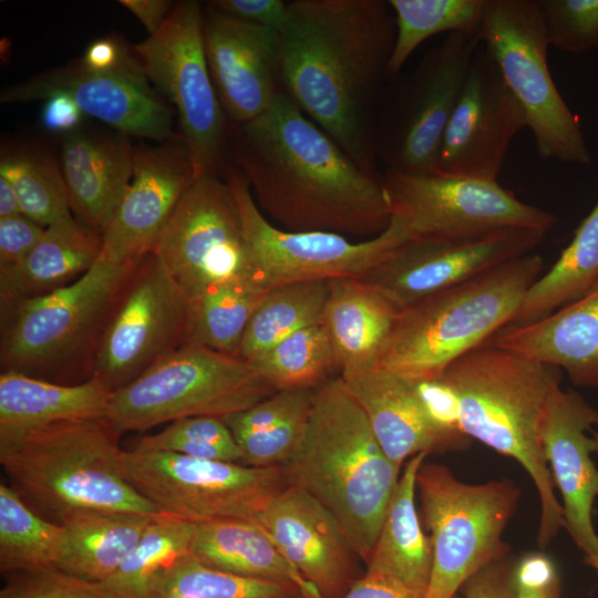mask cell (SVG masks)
Instances as JSON below:
<instances>
[{"instance_id":"6da1fadb","label":"cell","mask_w":598,"mask_h":598,"mask_svg":"<svg viewBox=\"0 0 598 598\" xmlns=\"http://www.w3.org/2000/svg\"><path fill=\"white\" fill-rule=\"evenodd\" d=\"M285 94L361 168L377 171L395 19L384 0H295L280 32Z\"/></svg>"},{"instance_id":"7a4b0ae2","label":"cell","mask_w":598,"mask_h":598,"mask_svg":"<svg viewBox=\"0 0 598 598\" xmlns=\"http://www.w3.org/2000/svg\"><path fill=\"white\" fill-rule=\"evenodd\" d=\"M237 141L238 168L279 228L369 239L389 227L383 176L361 168L282 90L239 125Z\"/></svg>"},{"instance_id":"3957f363","label":"cell","mask_w":598,"mask_h":598,"mask_svg":"<svg viewBox=\"0 0 598 598\" xmlns=\"http://www.w3.org/2000/svg\"><path fill=\"white\" fill-rule=\"evenodd\" d=\"M561 369L487 341L450 363L441 382L454 396L461 432L518 461L540 499L538 545L564 526L563 506L545 460L540 427Z\"/></svg>"},{"instance_id":"277c9868","label":"cell","mask_w":598,"mask_h":598,"mask_svg":"<svg viewBox=\"0 0 598 598\" xmlns=\"http://www.w3.org/2000/svg\"><path fill=\"white\" fill-rule=\"evenodd\" d=\"M282 468L288 485L308 492L330 511L367 563L401 466L384 453L341 377L317 389L301 444Z\"/></svg>"},{"instance_id":"5b68a950","label":"cell","mask_w":598,"mask_h":598,"mask_svg":"<svg viewBox=\"0 0 598 598\" xmlns=\"http://www.w3.org/2000/svg\"><path fill=\"white\" fill-rule=\"evenodd\" d=\"M120 433L107 417L60 421L0 450L10 486L59 525L89 514L162 512L128 482Z\"/></svg>"},{"instance_id":"8992f818","label":"cell","mask_w":598,"mask_h":598,"mask_svg":"<svg viewBox=\"0 0 598 598\" xmlns=\"http://www.w3.org/2000/svg\"><path fill=\"white\" fill-rule=\"evenodd\" d=\"M543 266V257L530 252L400 311L377 368L411 381L439 379L512 322Z\"/></svg>"},{"instance_id":"52a82bcc","label":"cell","mask_w":598,"mask_h":598,"mask_svg":"<svg viewBox=\"0 0 598 598\" xmlns=\"http://www.w3.org/2000/svg\"><path fill=\"white\" fill-rule=\"evenodd\" d=\"M134 266L101 255L83 276L63 288L1 302V371L61 384L92 379L110 312Z\"/></svg>"},{"instance_id":"ba28073f","label":"cell","mask_w":598,"mask_h":598,"mask_svg":"<svg viewBox=\"0 0 598 598\" xmlns=\"http://www.w3.org/2000/svg\"><path fill=\"white\" fill-rule=\"evenodd\" d=\"M276 392L248 361L183 346L113 391L106 417L120 432L190 416L225 419Z\"/></svg>"},{"instance_id":"9c48e42d","label":"cell","mask_w":598,"mask_h":598,"mask_svg":"<svg viewBox=\"0 0 598 598\" xmlns=\"http://www.w3.org/2000/svg\"><path fill=\"white\" fill-rule=\"evenodd\" d=\"M416 488L433 549L425 598H453L505 553L502 534L518 493L506 481L463 483L445 466L430 463L419 468Z\"/></svg>"},{"instance_id":"30bf717a","label":"cell","mask_w":598,"mask_h":598,"mask_svg":"<svg viewBox=\"0 0 598 598\" xmlns=\"http://www.w3.org/2000/svg\"><path fill=\"white\" fill-rule=\"evenodd\" d=\"M478 42L522 105L538 155L590 164L578 120L560 96L548 69L549 44L537 0H487Z\"/></svg>"},{"instance_id":"8fae6325","label":"cell","mask_w":598,"mask_h":598,"mask_svg":"<svg viewBox=\"0 0 598 598\" xmlns=\"http://www.w3.org/2000/svg\"><path fill=\"white\" fill-rule=\"evenodd\" d=\"M125 474L162 513L193 524L255 519L288 486L282 466L255 467L157 451H125Z\"/></svg>"},{"instance_id":"7c38bea8","label":"cell","mask_w":598,"mask_h":598,"mask_svg":"<svg viewBox=\"0 0 598 598\" xmlns=\"http://www.w3.org/2000/svg\"><path fill=\"white\" fill-rule=\"evenodd\" d=\"M203 24L200 6L181 1L158 32L134 48L148 80L175 106L196 177L218 174L226 141L225 112L207 65Z\"/></svg>"},{"instance_id":"4fadbf2b","label":"cell","mask_w":598,"mask_h":598,"mask_svg":"<svg viewBox=\"0 0 598 598\" xmlns=\"http://www.w3.org/2000/svg\"><path fill=\"white\" fill-rule=\"evenodd\" d=\"M226 178L239 207L252 279L262 291L292 282L362 278L410 239L394 216L384 231L361 241L334 233L285 230L261 213L238 167L228 168Z\"/></svg>"},{"instance_id":"5bb4252c","label":"cell","mask_w":598,"mask_h":598,"mask_svg":"<svg viewBox=\"0 0 598 598\" xmlns=\"http://www.w3.org/2000/svg\"><path fill=\"white\" fill-rule=\"evenodd\" d=\"M478 45L474 37L450 33L394 82L378 132V155L388 171L434 174L445 128Z\"/></svg>"},{"instance_id":"9a60e30c","label":"cell","mask_w":598,"mask_h":598,"mask_svg":"<svg viewBox=\"0 0 598 598\" xmlns=\"http://www.w3.org/2000/svg\"><path fill=\"white\" fill-rule=\"evenodd\" d=\"M151 254L187 300L228 282L245 281L257 288L235 194L218 174L195 178Z\"/></svg>"},{"instance_id":"2e32d148","label":"cell","mask_w":598,"mask_h":598,"mask_svg":"<svg viewBox=\"0 0 598 598\" xmlns=\"http://www.w3.org/2000/svg\"><path fill=\"white\" fill-rule=\"evenodd\" d=\"M188 300L161 260L148 254L127 276L110 312L94 375L112 391L134 381L185 344Z\"/></svg>"},{"instance_id":"e0dca14e","label":"cell","mask_w":598,"mask_h":598,"mask_svg":"<svg viewBox=\"0 0 598 598\" xmlns=\"http://www.w3.org/2000/svg\"><path fill=\"white\" fill-rule=\"evenodd\" d=\"M383 186L392 216L410 239L534 228L548 233L556 217L519 200L497 181L468 176L408 175L386 171Z\"/></svg>"},{"instance_id":"ac0fdd59","label":"cell","mask_w":598,"mask_h":598,"mask_svg":"<svg viewBox=\"0 0 598 598\" xmlns=\"http://www.w3.org/2000/svg\"><path fill=\"white\" fill-rule=\"evenodd\" d=\"M547 233L504 228L487 233L411 238L361 279L402 311L505 261L530 254Z\"/></svg>"},{"instance_id":"d6986e66","label":"cell","mask_w":598,"mask_h":598,"mask_svg":"<svg viewBox=\"0 0 598 598\" xmlns=\"http://www.w3.org/2000/svg\"><path fill=\"white\" fill-rule=\"evenodd\" d=\"M140 62L130 55L112 70H92L80 61L9 85L2 103L45 100L55 93L71 96L83 114L97 118L120 133L173 142V113L156 94Z\"/></svg>"},{"instance_id":"ffe728a7","label":"cell","mask_w":598,"mask_h":598,"mask_svg":"<svg viewBox=\"0 0 598 598\" xmlns=\"http://www.w3.org/2000/svg\"><path fill=\"white\" fill-rule=\"evenodd\" d=\"M524 110L480 44L445 128L435 174L497 181Z\"/></svg>"},{"instance_id":"44dd1931","label":"cell","mask_w":598,"mask_h":598,"mask_svg":"<svg viewBox=\"0 0 598 598\" xmlns=\"http://www.w3.org/2000/svg\"><path fill=\"white\" fill-rule=\"evenodd\" d=\"M196 178L182 142L134 148L132 181L102 237L101 255L134 266L151 254Z\"/></svg>"},{"instance_id":"7402d4cb","label":"cell","mask_w":598,"mask_h":598,"mask_svg":"<svg viewBox=\"0 0 598 598\" xmlns=\"http://www.w3.org/2000/svg\"><path fill=\"white\" fill-rule=\"evenodd\" d=\"M255 520L321 598H343L361 577L357 566L360 557L339 522L302 488L286 486Z\"/></svg>"},{"instance_id":"603a6c76","label":"cell","mask_w":598,"mask_h":598,"mask_svg":"<svg viewBox=\"0 0 598 598\" xmlns=\"http://www.w3.org/2000/svg\"><path fill=\"white\" fill-rule=\"evenodd\" d=\"M203 35L225 114L238 125L260 116L281 91L280 33L214 9L204 14Z\"/></svg>"},{"instance_id":"cb8c5ba5","label":"cell","mask_w":598,"mask_h":598,"mask_svg":"<svg viewBox=\"0 0 598 598\" xmlns=\"http://www.w3.org/2000/svg\"><path fill=\"white\" fill-rule=\"evenodd\" d=\"M596 421L594 409L579 393L556 388L548 400L540 443L554 483L563 497V520L584 556L598 555L592 507L598 497V468L590 457Z\"/></svg>"},{"instance_id":"d4e9b609","label":"cell","mask_w":598,"mask_h":598,"mask_svg":"<svg viewBox=\"0 0 598 598\" xmlns=\"http://www.w3.org/2000/svg\"><path fill=\"white\" fill-rule=\"evenodd\" d=\"M342 380L396 465L420 453L458 448L466 442V435L447 432L431 420L413 381L380 368Z\"/></svg>"},{"instance_id":"484cf974","label":"cell","mask_w":598,"mask_h":598,"mask_svg":"<svg viewBox=\"0 0 598 598\" xmlns=\"http://www.w3.org/2000/svg\"><path fill=\"white\" fill-rule=\"evenodd\" d=\"M61 158L75 219L102 236L132 181L134 148L127 135L71 133Z\"/></svg>"},{"instance_id":"4316f807","label":"cell","mask_w":598,"mask_h":598,"mask_svg":"<svg viewBox=\"0 0 598 598\" xmlns=\"http://www.w3.org/2000/svg\"><path fill=\"white\" fill-rule=\"evenodd\" d=\"M491 342L565 370L577 386L598 388V281L540 320L504 327Z\"/></svg>"},{"instance_id":"83f0119b","label":"cell","mask_w":598,"mask_h":598,"mask_svg":"<svg viewBox=\"0 0 598 598\" xmlns=\"http://www.w3.org/2000/svg\"><path fill=\"white\" fill-rule=\"evenodd\" d=\"M399 312L384 293L361 278L329 280L321 323L330 338L342 379L377 368Z\"/></svg>"},{"instance_id":"f1b7e54d","label":"cell","mask_w":598,"mask_h":598,"mask_svg":"<svg viewBox=\"0 0 598 598\" xmlns=\"http://www.w3.org/2000/svg\"><path fill=\"white\" fill-rule=\"evenodd\" d=\"M112 393L96 378L78 384H61L1 371L0 450L55 422L106 417Z\"/></svg>"},{"instance_id":"f546056e","label":"cell","mask_w":598,"mask_h":598,"mask_svg":"<svg viewBox=\"0 0 598 598\" xmlns=\"http://www.w3.org/2000/svg\"><path fill=\"white\" fill-rule=\"evenodd\" d=\"M190 555L215 569L291 584L305 598H321L317 588L282 556L255 519L227 518L195 524Z\"/></svg>"},{"instance_id":"4dcf8cb0","label":"cell","mask_w":598,"mask_h":598,"mask_svg":"<svg viewBox=\"0 0 598 598\" xmlns=\"http://www.w3.org/2000/svg\"><path fill=\"white\" fill-rule=\"evenodd\" d=\"M426 455H414L405 464L365 563V571L424 596L432 574L433 549L431 539L422 532L414 497L416 475Z\"/></svg>"},{"instance_id":"1f68e13d","label":"cell","mask_w":598,"mask_h":598,"mask_svg":"<svg viewBox=\"0 0 598 598\" xmlns=\"http://www.w3.org/2000/svg\"><path fill=\"white\" fill-rule=\"evenodd\" d=\"M102 237L74 218L53 224L17 266L0 270L1 302L43 296L83 276L100 258Z\"/></svg>"},{"instance_id":"d6a6232c","label":"cell","mask_w":598,"mask_h":598,"mask_svg":"<svg viewBox=\"0 0 598 598\" xmlns=\"http://www.w3.org/2000/svg\"><path fill=\"white\" fill-rule=\"evenodd\" d=\"M153 517L101 513L71 519L62 525L54 568L89 581L105 580L134 548Z\"/></svg>"},{"instance_id":"836d02e7","label":"cell","mask_w":598,"mask_h":598,"mask_svg":"<svg viewBox=\"0 0 598 598\" xmlns=\"http://www.w3.org/2000/svg\"><path fill=\"white\" fill-rule=\"evenodd\" d=\"M598 281V203L584 218L570 244L527 290L508 326L540 320L586 295Z\"/></svg>"},{"instance_id":"e575fe53","label":"cell","mask_w":598,"mask_h":598,"mask_svg":"<svg viewBox=\"0 0 598 598\" xmlns=\"http://www.w3.org/2000/svg\"><path fill=\"white\" fill-rule=\"evenodd\" d=\"M329 280L281 285L267 290L245 330L237 355L248 362L290 334L322 322Z\"/></svg>"},{"instance_id":"d590c367","label":"cell","mask_w":598,"mask_h":598,"mask_svg":"<svg viewBox=\"0 0 598 598\" xmlns=\"http://www.w3.org/2000/svg\"><path fill=\"white\" fill-rule=\"evenodd\" d=\"M194 533L190 522L164 513L153 517L117 569L99 585L109 598H145L162 571L190 554Z\"/></svg>"},{"instance_id":"8d00e7d4","label":"cell","mask_w":598,"mask_h":598,"mask_svg":"<svg viewBox=\"0 0 598 598\" xmlns=\"http://www.w3.org/2000/svg\"><path fill=\"white\" fill-rule=\"evenodd\" d=\"M395 42L388 79L396 76L411 54L429 38L463 33L478 40L487 0H390Z\"/></svg>"},{"instance_id":"74e56055","label":"cell","mask_w":598,"mask_h":598,"mask_svg":"<svg viewBox=\"0 0 598 598\" xmlns=\"http://www.w3.org/2000/svg\"><path fill=\"white\" fill-rule=\"evenodd\" d=\"M266 291L245 281L218 285L188 300L185 344L237 355L248 322Z\"/></svg>"},{"instance_id":"f35d334b","label":"cell","mask_w":598,"mask_h":598,"mask_svg":"<svg viewBox=\"0 0 598 598\" xmlns=\"http://www.w3.org/2000/svg\"><path fill=\"white\" fill-rule=\"evenodd\" d=\"M63 526L35 513L9 485L0 484V571L54 568Z\"/></svg>"},{"instance_id":"ab89813d","label":"cell","mask_w":598,"mask_h":598,"mask_svg":"<svg viewBox=\"0 0 598 598\" xmlns=\"http://www.w3.org/2000/svg\"><path fill=\"white\" fill-rule=\"evenodd\" d=\"M275 390L317 389L339 371L337 357L322 323L285 338L249 362Z\"/></svg>"},{"instance_id":"60d3db41","label":"cell","mask_w":598,"mask_h":598,"mask_svg":"<svg viewBox=\"0 0 598 598\" xmlns=\"http://www.w3.org/2000/svg\"><path fill=\"white\" fill-rule=\"evenodd\" d=\"M291 584L243 577L186 555L152 582L145 598H300Z\"/></svg>"},{"instance_id":"b9f144b4","label":"cell","mask_w":598,"mask_h":598,"mask_svg":"<svg viewBox=\"0 0 598 598\" xmlns=\"http://www.w3.org/2000/svg\"><path fill=\"white\" fill-rule=\"evenodd\" d=\"M0 176L18 196L22 215L47 228L73 218L63 174L49 158L17 154L1 157Z\"/></svg>"},{"instance_id":"7bdbcfd3","label":"cell","mask_w":598,"mask_h":598,"mask_svg":"<svg viewBox=\"0 0 598 598\" xmlns=\"http://www.w3.org/2000/svg\"><path fill=\"white\" fill-rule=\"evenodd\" d=\"M136 451L172 452L194 458L240 463V451L224 419L190 416L163 431L143 435Z\"/></svg>"},{"instance_id":"ee69618b","label":"cell","mask_w":598,"mask_h":598,"mask_svg":"<svg viewBox=\"0 0 598 598\" xmlns=\"http://www.w3.org/2000/svg\"><path fill=\"white\" fill-rule=\"evenodd\" d=\"M549 47L579 54L598 48V0H537Z\"/></svg>"},{"instance_id":"f6af8a7d","label":"cell","mask_w":598,"mask_h":598,"mask_svg":"<svg viewBox=\"0 0 598 598\" xmlns=\"http://www.w3.org/2000/svg\"><path fill=\"white\" fill-rule=\"evenodd\" d=\"M312 403L313 400L302 404L267 429L237 437L240 464L255 467L286 464L301 444Z\"/></svg>"},{"instance_id":"bcb514c9","label":"cell","mask_w":598,"mask_h":598,"mask_svg":"<svg viewBox=\"0 0 598 598\" xmlns=\"http://www.w3.org/2000/svg\"><path fill=\"white\" fill-rule=\"evenodd\" d=\"M4 576L0 598H109L99 582L55 568L14 571Z\"/></svg>"},{"instance_id":"7dc6e473","label":"cell","mask_w":598,"mask_h":598,"mask_svg":"<svg viewBox=\"0 0 598 598\" xmlns=\"http://www.w3.org/2000/svg\"><path fill=\"white\" fill-rule=\"evenodd\" d=\"M509 598H560V585L551 561L543 555L524 558L513 574Z\"/></svg>"},{"instance_id":"c3c4849f","label":"cell","mask_w":598,"mask_h":598,"mask_svg":"<svg viewBox=\"0 0 598 598\" xmlns=\"http://www.w3.org/2000/svg\"><path fill=\"white\" fill-rule=\"evenodd\" d=\"M45 228L18 215L0 219V270L20 264L42 238Z\"/></svg>"},{"instance_id":"681fc988","label":"cell","mask_w":598,"mask_h":598,"mask_svg":"<svg viewBox=\"0 0 598 598\" xmlns=\"http://www.w3.org/2000/svg\"><path fill=\"white\" fill-rule=\"evenodd\" d=\"M212 7L235 19L271 28L280 33L288 18L289 2L283 0H218L214 1Z\"/></svg>"},{"instance_id":"f907efd6","label":"cell","mask_w":598,"mask_h":598,"mask_svg":"<svg viewBox=\"0 0 598 598\" xmlns=\"http://www.w3.org/2000/svg\"><path fill=\"white\" fill-rule=\"evenodd\" d=\"M82 111L74 100L55 93L44 100L41 112V124L49 132L74 133L82 121Z\"/></svg>"},{"instance_id":"816d5d0a","label":"cell","mask_w":598,"mask_h":598,"mask_svg":"<svg viewBox=\"0 0 598 598\" xmlns=\"http://www.w3.org/2000/svg\"><path fill=\"white\" fill-rule=\"evenodd\" d=\"M343 598H425L384 576L365 571Z\"/></svg>"},{"instance_id":"f5cc1de1","label":"cell","mask_w":598,"mask_h":598,"mask_svg":"<svg viewBox=\"0 0 598 598\" xmlns=\"http://www.w3.org/2000/svg\"><path fill=\"white\" fill-rule=\"evenodd\" d=\"M466 582V598H509L513 576L499 568H484Z\"/></svg>"},{"instance_id":"db71d44e","label":"cell","mask_w":598,"mask_h":598,"mask_svg":"<svg viewBox=\"0 0 598 598\" xmlns=\"http://www.w3.org/2000/svg\"><path fill=\"white\" fill-rule=\"evenodd\" d=\"M130 55L127 49L120 41L101 38L90 43L80 62L92 70H112L123 63Z\"/></svg>"},{"instance_id":"11a10c76","label":"cell","mask_w":598,"mask_h":598,"mask_svg":"<svg viewBox=\"0 0 598 598\" xmlns=\"http://www.w3.org/2000/svg\"><path fill=\"white\" fill-rule=\"evenodd\" d=\"M120 3L140 20L150 37L158 32L172 11L171 1L166 0H121Z\"/></svg>"},{"instance_id":"9f6ffc18","label":"cell","mask_w":598,"mask_h":598,"mask_svg":"<svg viewBox=\"0 0 598 598\" xmlns=\"http://www.w3.org/2000/svg\"><path fill=\"white\" fill-rule=\"evenodd\" d=\"M22 215L16 190L10 182L0 176V219Z\"/></svg>"},{"instance_id":"6f0895ef","label":"cell","mask_w":598,"mask_h":598,"mask_svg":"<svg viewBox=\"0 0 598 598\" xmlns=\"http://www.w3.org/2000/svg\"><path fill=\"white\" fill-rule=\"evenodd\" d=\"M585 563L598 571V555L584 556Z\"/></svg>"},{"instance_id":"680465c9","label":"cell","mask_w":598,"mask_h":598,"mask_svg":"<svg viewBox=\"0 0 598 598\" xmlns=\"http://www.w3.org/2000/svg\"><path fill=\"white\" fill-rule=\"evenodd\" d=\"M595 425H597V431H594L592 440H594V444H595V452L598 453V408L596 409Z\"/></svg>"},{"instance_id":"91938a15","label":"cell","mask_w":598,"mask_h":598,"mask_svg":"<svg viewBox=\"0 0 598 598\" xmlns=\"http://www.w3.org/2000/svg\"><path fill=\"white\" fill-rule=\"evenodd\" d=\"M300 598H305L303 596H301Z\"/></svg>"}]
</instances>
